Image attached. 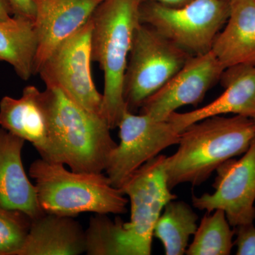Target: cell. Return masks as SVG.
<instances>
[{
  "label": "cell",
  "mask_w": 255,
  "mask_h": 255,
  "mask_svg": "<svg viewBox=\"0 0 255 255\" xmlns=\"http://www.w3.org/2000/svg\"><path fill=\"white\" fill-rule=\"evenodd\" d=\"M255 137L253 119L243 116H214L191 124L181 132L177 152L166 157L169 189L201 185L221 164L244 154Z\"/></svg>",
  "instance_id": "6da1fadb"
},
{
  "label": "cell",
  "mask_w": 255,
  "mask_h": 255,
  "mask_svg": "<svg viewBox=\"0 0 255 255\" xmlns=\"http://www.w3.org/2000/svg\"><path fill=\"white\" fill-rule=\"evenodd\" d=\"M139 0H103L92 15V60L105 75L102 117L111 129L128 110L124 78L132 38L140 24Z\"/></svg>",
  "instance_id": "7a4b0ae2"
},
{
  "label": "cell",
  "mask_w": 255,
  "mask_h": 255,
  "mask_svg": "<svg viewBox=\"0 0 255 255\" xmlns=\"http://www.w3.org/2000/svg\"><path fill=\"white\" fill-rule=\"evenodd\" d=\"M65 164L36 159L30 166L43 212L75 217L83 213L124 214L128 199L103 172H77Z\"/></svg>",
  "instance_id": "3957f363"
},
{
  "label": "cell",
  "mask_w": 255,
  "mask_h": 255,
  "mask_svg": "<svg viewBox=\"0 0 255 255\" xmlns=\"http://www.w3.org/2000/svg\"><path fill=\"white\" fill-rule=\"evenodd\" d=\"M45 92L63 163L74 172H105L117 145L107 122L82 108L58 87L46 86Z\"/></svg>",
  "instance_id": "277c9868"
},
{
  "label": "cell",
  "mask_w": 255,
  "mask_h": 255,
  "mask_svg": "<svg viewBox=\"0 0 255 255\" xmlns=\"http://www.w3.org/2000/svg\"><path fill=\"white\" fill-rule=\"evenodd\" d=\"M167 156L158 155L130 175L121 190L129 198L130 219L121 227L122 255H150L154 228L164 206L177 199L167 184Z\"/></svg>",
  "instance_id": "5b68a950"
},
{
  "label": "cell",
  "mask_w": 255,
  "mask_h": 255,
  "mask_svg": "<svg viewBox=\"0 0 255 255\" xmlns=\"http://www.w3.org/2000/svg\"><path fill=\"white\" fill-rule=\"evenodd\" d=\"M191 55L140 23L134 33L124 78V100L128 110H140L187 63Z\"/></svg>",
  "instance_id": "8992f818"
},
{
  "label": "cell",
  "mask_w": 255,
  "mask_h": 255,
  "mask_svg": "<svg viewBox=\"0 0 255 255\" xmlns=\"http://www.w3.org/2000/svg\"><path fill=\"white\" fill-rule=\"evenodd\" d=\"M229 13L230 0H193L178 7L144 2L139 11L140 23L191 55L211 50Z\"/></svg>",
  "instance_id": "52a82bcc"
},
{
  "label": "cell",
  "mask_w": 255,
  "mask_h": 255,
  "mask_svg": "<svg viewBox=\"0 0 255 255\" xmlns=\"http://www.w3.org/2000/svg\"><path fill=\"white\" fill-rule=\"evenodd\" d=\"M91 18L60 43L40 68L46 86L56 87L87 112L102 117L103 95L92 78Z\"/></svg>",
  "instance_id": "ba28073f"
},
{
  "label": "cell",
  "mask_w": 255,
  "mask_h": 255,
  "mask_svg": "<svg viewBox=\"0 0 255 255\" xmlns=\"http://www.w3.org/2000/svg\"><path fill=\"white\" fill-rule=\"evenodd\" d=\"M120 143L110 154L105 170L114 187L121 189L142 164L169 146L178 145L181 132L169 121L127 110L119 124Z\"/></svg>",
  "instance_id": "9c48e42d"
},
{
  "label": "cell",
  "mask_w": 255,
  "mask_h": 255,
  "mask_svg": "<svg viewBox=\"0 0 255 255\" xmlns=\"http://www.w3.org/2000/svg\"><path fill=\"white\" fill-rule=\"evenodd\" d=\"M216 172L214 192L193 195V206L206 213L223 210L232 227L254 223L255 137L241 159H228Z\"/></svg>",
  "instance_id": "30bf717a"
},
{
  "label": "cell",
  "mask_w": 255,
  "mask_h": 255,
  "mask_svg": "<svg viewBox=\"0 0 255 255\" xmlns=\"http://www.w3.org/2000/svg\"><path fill=\"white\" fill-rule=\"evenodd\" d=\"M225 69L212 50L191 55L162 88L143 102L140 114L166 121L180 107L197 105L219 81Z\"/></svg>",
  "instance_id": "8fae6325"
},
{
  "label": "cell",
  "mask_w": 255,
  "mask_h": 255,
  "mask_svg": "<svg viewBox=\"0 0 255 255\" xmlns=\"http://www.w3.org/2000/svg\"><path fill=\"white\" fill-rule=\"evenodd\" d=\"M0 127L29 142L41 158L47 162L63 163L52 128L46 92L28 85L19 98L2 97L0 101Z\"/></svg>",
  "instance_id": "7c38bea8"
},
{
  "label": "cell",
  "mask_w": 255,
  "mask_h": 255,
  "mask_svg": "<svg viewBox=\"0 0 255 255\" xmlns=\"http://www.w3.org/2000/svg\"><path fill=\"white\" fill-rule=\"evenodd\" d=\"M103 0H33L37 50L34 75L64 40L90 19Z\"/></svg>",
  "instance_id": "4fadbf2b"
},
{
  "label": "cell",
  "mask_w": 255,
  "mask_h": 255,
  "mask_svg": "<svg viewBox=\"0 0 255 255\" xmlns=\"http://www.w3.org/2000/svg\"><path fill=\"white\" fill-rule=\"evenodd\" d=\"M219 81L225 89L222 95L209 105L186 113L174 112L167 121L178 131L203 119L233 114L255 117V65L243 64L225 69Z\"/></svg>",
  "instance_id": "5bb4252c"
},
{
  "label": "cell",
  "mask_w": 255,
  "mask_h": 255,
  "mask_svg": "<svg viewBox=\"0 0 255 255\" xmlns=\"http://www.w3.org/2000/svg\"><path fill=\"white\" fill-rule=\"evenodd\" d=\"M25 142L0 127V206L22 211L33 219L45 212L38 203L36 186L23 167Z\"/></svg>",
  "instance_id": "9a60e30c"
},
{
  "label": "cell",
  "mask_w": 255,
  "mask_h": 255,
  "mask_svg": "<svg viewBox=\"0 0 255 255\" xmlns=\"http://www.w3.org/2000/svg\"><path fill=\"white\" fill-rule=\"evenodd\" d=\"M71 216L43 213L32 219L15 255H79L85 253V231Z\"/></svg>",
  "instance_id": "2e32d148"
},
{
  "label": "cell",
  "mask_w": 255,
  "mask_h": 255,
  "mask_svg": "<svg viewBox=\"0 0 255 255\" xmlns=\"http://www.w3.org/2000/svg\"><path fill=\"white\" fill-rule=\"evenodd\" d=\"M211 50L226 68L255 65V0H230L229 16Z\"/></svg>",
  "instance_id": "e0dca14e"
},
{
  "label": "cell",
  "mask_w": 255,
  "mask_h": 255,
  "mask_svg": "<svg viewBox=\"0 0 255 255\" xmlns=\"http://www.w3.org/2000/svg\"><path fill=\"white\" fill-rule=\"evenodd\" d=\"M37 45L32 20L13 16L0 21V61L11 65L16 75L24 81L34 75Z\"/></svg>",
  "instance_id": "ac0fdd59"
},
{
  "label": "cell",
  "mask_w": 255,
  "mask_h": 255,
  "mask_svg": "<svg viewBox=\"0 0 255 255\" xmlns=\"http://www.w3.org/2000/svg\"><path fill=\"white\" fill-rule=\"evenodd\" d=\"M159 216L154 236L161 241L166 255H183L191 236L197 229V214L189 204L176 199L169 201Z\"/></svg>",
  "instance_id": "d6986e66"
},
{
  "label": "cell",
  "mask_w": 255,
  "mask_h": 255,
  "mask_svg": "<svg viewBox=\"0 0 255 255\" xmlns=\"http://www.w3.org/2000/svg\"><path fill=\"white\" fill-rule=\"evenodd\" d=\"M207 213L201 219L194 233V241L185 254L187 255H228L234 243L235 230L231 229L226 213L216 209Z\"/></svg>",
  "instance_id": "ffe728a7"
},
{
  "label": "cell",
  "mask_w": 255,
  "mask_h": 255,
  "mask_svg": "<svg viewBox=\"0 0 255 255\" xmlns=\"http://www.w3.org/2000/svg\"><path fill=\"white\" fill-rule=\"evenodd\" d=\"M32 219L17 210L0 206V255H15L27 236Z\"/></svg>",
  "instance_id": "44dd1931"
},
{
  "label": "cell",
  "mask_w": 255,
  "mask_h": 255,
  "mask_svg": "<svg viewBox=\"0 0 255 255\" xmlns=\"http://www.w3.org/2000/svg\"><path fill=\"white\" fill-rule=\"evenodd\" d=\"M238 255H255V227L253 223L235 227Z\"/></svg>",
  "instance_id": "7402d4cb"
},
{
  "label": "cell",
  "mask_w": 255,
  "mask_h": 255,
  "mask_svg": "<svg viewBox=\"0 0 255 255\" xmlns=\"http://www.w3.org/2000/svg\"><path fill=\"white\" fill-rule=\"evenodd\" d=\"M12 8L14 16L34 21L35 7L33 0H8Z\"/></svg>",
  "instance_id": "603a6c76"
},
{
  "label": "cell",
  "mask_w": 255,
  "mask_h": 255,
  "mask_svg": "<svg viewBox=\"0 0 255 255\" xmlns=\"http://www.w3.org/2000/svg\"><path fill=\"white\" fill-rule=\"evenodd\" d=\"M193 0H139L140 4L144 2H153L157 4L164 5V6L178 7L191 2Z\"/></svg>",
  "instance_id": "cb8c5ba5"
},
{
  "label": "cell",
  "mask_w": 255,
  "mask_h": 255,
  "mask_svg": "<svg viewBox=\"0 0 255 255\" xmlns=\"http://www.w3.org/2000/svg\"><path fill=\"white\" fill-rule=\"evenodd\" d=\"M14 16L12 8L8 0H0V21H5Z\"/></svg>",
  "instance_id": "d4e9b609"
},
{
  "label": "cell",
  "mask_w": 255,
  "mask_h": 255,
  "mask_svg": "<svg viewBox=\"0 0 255 255\" xmlns=\"http://www.w3.org/2000/svg\"><path fill=\"white\" fill-rule=\"evenodd\" d=\"M253 122H254L255 126V118H253Z\"/></svg>",
  "instance_id": "484cf974"
}]
</instances>
